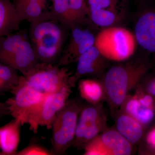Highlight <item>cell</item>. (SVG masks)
I'll return each mask as SVG.
<instances>
[{
  "mask_svg": "<svg viewBox=\"0 0 155 155\" xmlns=\"http://www.w3.org/2000/svg\"><path fill=\"white\" fill-rule=\"evenodd\" d=\"M69 31L52 19L31 23L28 38L40 62L57 65L70 35Z\"/></svg>",
  "mask_w": 155,
  "mask_h": 155,
  "instance_id": "cell-1",
  "label": "cell"
},
{
  "mask_svg": "<svg viewBox=\"0 0 155 155\" xmlns=\"http://www.w3.org/2000/svg\"><path fill=\"white\" fill-rule=\"evenodd\" d=\"M136 42L135 35L128 29L110 26L96 35L94 46L105 58L120 61L133 54Z\"/></svg>",
  "mask_w": 155,
  "mask_h": 155,
  "instance_id": "cell-2",
  "label": "cell"
},
{
  "mask_svg": "<svg viewBox=\"0 0 155 155\" xmlns=\"http://www.w3.org/2000/svg\"><path fill=\"white\" fill-rule=\"evenodd\" d=\"M81 109L75 100H68L57 114L52 126V155L65 154L73 145Z\"/></svg>",
  "mask_w": 155,
  "mask_h": 155,
  "instance_id": "cell-3",
  "label": "cell"
},
{
  "mask_svg": "<svg viewBox=\"0 0 155 155\" xmlns=\"http://www.w3.org/2000/svg\"><path fill=\"white\" fill-rule=\"evenodd\" d=\"M72 74L66 67L39 62L31 72L21 78L31 88L47 95L70 85L69 79Z\"/></svg>",
  "mask_w": 155,
  "mask_h": 155,
  "instance_id": "cell-4",
  "label": "cell"
},
{
  "mask_svg": "<svg viewBox=\"0 0 155 155\" xmlns=\"http://www.w3.org/2000/svg\"><path fill=\"white\" fill-rule=\"evenodd\" d=\"M147 68L143 65H128L112 67L104 78L106 92L115 105L120 106L125 100L130 87L144 74Z\"/></svg>",
  "mask_w": 155,
  "mask_h": 155,
  "instance_id": "cell-5",
  "label": "cell"
},
{
  "mask_svg": "<svg viewBox=\"0 0 155 155\" xmlns=\"http://www.w3.org/2000/svg\"><path fill=\"white\" fill-rule=\"evenodd\" d=\"M72 88L70 85H67L59 91L47 95L42 101L26 116L24 124H28L29 129L35 133H37L40 126H45L48 129L52 128L56 116L69 100Z\"/></svg>",
  "mask_w": 155,
  "mask_h": 155,
  "instance_id": "cell-6",
  "label": "cell"
},
{
  "mask_svg": "<svg viewBox=\"0 0 155 155\" xmlns=\"http://www.w3.org/2000/svg\"><path fill=\"white\" fill-rule=\"evenodd\" d=\"M13 97L3 104L5 112L14 118L20 117L22 125L25 117L44 99L46 96L26 84L20 76L18 85L11 92Z\"/></svg>",
  "mask_w": 155,
  "mask_h": 155,
  "instance_id": "cell-7",
  "label": "cell"
},
{
  "mask_svg": "<svg viewBox=\"0 0 155 155\" xmlns=\"http://www.w3.org/2000/svg\"><path fill=\"white\" fill-rule=\"evenodd\" d=\"M85 143V155H128L132 151L130 142L114 130L98 135Z\"/></svg>",
  "mask_w": 155,
  "mask_h": 155,
  "instance_id": "cell-8",
  "label": "cell"
},
{
  "mask_svg": "<svg viewBox=\"0 0 155 155\" xmlns=\"http://www.w3.org/2000/svg\"><path fill=\"white\" fill-rule=\"evenodd\" d=\"M81 25L75 26L70 31L69 41L57 64L58 66L66 67L77 62L81 55L94 46L95 35L89 29L81 27Z\"/></svg>",
  "mask_w": 155,
  "mask_h": 155,
  "instance_id": "cell-9",
  "label": "cell"
},
{
  "mask_svg": "<svg viewBox=\"0 0 155 155\" xmlns=\"http://www.w3.org/2000/svg\"><path fill=\"white\" fill-rule=\"evenodd\" d=\"M134 34L137 43L155 57V8L141 14L136 23Z\"/></svg>",
  "mask_w": 155,
  "mask_h": 155,
  "instance_id": "cell-10",
  "label": "cell"
},
{
  "mask_svg": "<svg viewBox=\"0 0 155 155\" xmlns=\"http://www.w3.org/2000/svg\"><path fill=\"white\" fill-rule=\"evenodd\" d=\"M104 58L95 46L90 48L78 60L75 73L69 78V85L74 87L75 82L84 75H99L104 68Z\"/></svg>",
  "mask_w": 155,
  "mask_h": 155,
  "instance_id": "cell-11",
  "label": "cell"
},
{
  "mask_svg": "<svg viewBox=\"0 0 155 155\" xmlns=\"http://www.w3.org/2000/svg\"><path fill=\"white\" fill-rule=\"evenodd\" d=\"M20 117L14 119L0 128L1 155H16L20 142V128L22 125Z\"/></svg>",
  "mask_w": 155,
  "mask_h": 155,
  "instance_id": "cell-12",
  "label": "cell"
},
{
  "mask_svg": "<svg viewBox=\"0 0 155 155\" xmlns=\"http://www.w3.org/2000/svg\"><path fill=\"white\" fill-rule=\"evenodd\" d=\"M39 62L28 37L22 42L9 65L16 68L22 75L25 76L31 72Z\"/></svg>",
  "mask_w": 155,
  "mask_h": 155,
  "instance_id": "cell-13",
  "label": "cell"
},
{
  "mask_svg": "<svg viewBox=\"0 0 155 155\" xmlns=\"http://www.w3.org/2000/svg\"><path fill=\"white\" fill-rule=\"evenodd\" d=\"M90 104L81 107L78 121L75 140L72 145L73 146L81 145L85 134L102 117L101 108L97 104Z\"/></svg>",
  "mask_w": 155,
  "mask_h": 155,
  "instance_id": "cell-14",
  "label": "cell"
},
{
  "mask_svg": "<svg viewBox=\"0 0 155 155\" xmlns=\"http://www.w3.org/2000/svg\"><path fill=\"white\" fill-rule=\"evenodd\" d=\"M15 5L21 21L31 22L52 19L51 12L45 11V4L34 0H15Z\"/></svg>",
  "mask_w": 155,
  "mask_h": 155,
  "instance_id": "cell-15",
  "label": "cell"
},
{
  "mask_svg": "<svg viewBox=\"0 0 155 155\" xmlns=\"http://www.w3.org/2000/svg\"><path fill=\"white\" fill-rule=\"evenodd\" d=\"M21 22L15 4L11 0H0V36L20 30Z\"/></svg>",
  "mask_w": 155,
  "mask_h": 155,
  "instance_id": "cell-16",
  "label": "cell"
},
{
  "mask_svg": "<svg viewBox=\"0 0 155 155\" xmlns=\"http://www.w3.org/2000/svg\"><path fill=\"white\" fill-rule=\"evenodd\" d=\"M27 31L19 30L7 36L1 37L0 61L2 64L9 65L19 50L22 42L28 37Z\"/></svg>",
  "mask_w": 155,
  "mask_h": 155,
  "instance_id": "cell-17",
  "label": "cell"
},
{
  "mask_svg": "<svg viewBox=\"0 0 155 155\" xmlns=\"http://www.w3.org/2000/svg\"><path fill=\"white\" fill-rule=\"evenodd\" d=\"M51 12L52 19L55 20L71 31L78 25H81L72 13L69 0H51Z\"/></svg>",
  "mask_w": 155,
  "mask_h": 155,
  "instance_id": "cell-18",
  "label": "cell"
},
{
  "mask_svg": "<svg viewBox=\"0 0 155 155\" xmlns=\"http://www.w3.org/2000/svg\"><path fill=\"white\" fill-rule=\"evenodd\" d=\"M116 127L118 132L130 143L138 141L143 134L141 124L129 115H122L118 118Z\"/></svg>",
  "mask_w": 155,
  "mask_h": 155,
  "instance_id": "cell-19",
  "label": "cell"
},
{
  "mask_svg": "<svg viewBox=\"0 0 155 155\" xmlns=\"http://www.w3.org/2000/svg\"><path fill=\"white\" fill-rule=\"evenodd\" d=\"M78 89L81 96L91 104H98L102 98V85L95 79L81 80L78 84Z\"/></svg>",
  "mask_w": 155,
  "mask_h": 155,
  "instance_id": "cell-20",
  "label": "cell"
},
{
  "mask_svg": "<svg viewBox=\"0 0 155 155\" xmlns=\"http://www.w3.org/2000/svg\"><path fill=\"white\" fill-rule=\"evenodd\" d=\"M18 70L11 65L0 64V92L1 94L11 92L19 83L20 75Z\"/></svg>",
  "mask_w": 155,
  "mask_h": 155,
  "instance_id": "cell-21",
  "label": "cell"
},
{
  "mask_svg": "<svg viewBox=\"0 0 155 155\" xmlns=\"http://www.w3.org/2000/svg\"><path fill=\"white\" fill-rule=\"evenodd\" d=\"M127 114L136 119L141 124L149 123L154 116V112L152 108L142 105L138 99L134 98L128 101L126 105Z\"/></svg>",
  "mask_w": 155,
  "mask_h": 155,
  "instance_id": "cell-22",
  "label": "cell"
},
{
  "mask_svg": "<svg viewBox=\"0 0 155 155\" xmlns=\"http://www.w3.org/2000/svg\"><path fill=\"white\" fill-rule=\"evenodd\" d=\"M90 17L94 24L101 27H108L118 21L116 11L107 9H99L90 11Z\"/></svg>",
  "mask_w": 155,
  "mask_h": 155,
  "instance_id": "cell-23",
  "label": "cell"
},
{
  "mask_svg": "<svg viewBox=\"0 0 155 155\" xmlns=\"http://www.w3.org/2000/svg\"><path fill=\"white\" fill-rule=\"evenodd\" d=\"M85 1L69 0L71 11L81 24L84 23L87 16L90 17L89 8Z\"/></svg>",
  "mask_w": 155,
  "mask_h": 155,
  "instance_id": "cell-24",
  "label": "cell"
},
{
  "mask_svg": "<svg viewBox=\"0 0 155 155\" xmlns=\"http://www.w3.org/2000/svg\"><path fill=\"white\" fill-rule=\"evenodd\" d=\"M90 11L107 9L116 11L119 0H87Z\"/></svg>",
  "mask_w": 155,
  "mask_h": 155,
  "instance_id": "cell-25",
  "label": "cell"
},
{
  "mask_svg": "<svg viewBox=\"0 0 155 155\" xmlns=\"http://www.w3.org/2000/svg\"><path fill=\"white\" fill-rule=\"evenodd\" d=\"M51 155V151L42 146L36 143H31L27 147L17 151L16 155Z\"/></svg>",
  "mask_w": 155,
  "mask_h": 155,
  "instance_id": "cell-26",
  "label": "cell"
},
{
  "mask_svg": "<svg viewBox=\"0 0 155 155\" xmlns=\"http://www.w3.org/2000/svg\"><path fill=\"white\" fill-rule=\"evenodd\" d=\"M138 100L142 105L148 107H153L154 100L152 95H145Z\"/></svg>",
  "mask_w": 155,
  "mask_h": 155,
  "instance_id": "cell-27",
  "label": "cell"
},
{
  "mask_svg": "<svg viewBox=\"0 0 155 155\" xmlns=\"http://www.w3.org/2000/svg\"><path fill=\"white\" fill-rule=\"evenodd\" d=\"M147 140L150 144L155 148V129L151 131L149 134Z\"/></svg>",
  "mask_w": 155,
  "mask_h": 155,
  "instance_id": "cell-28",
  "label": "cell"
},
{
  "mask_svg": "<svg viewBox=\"0 0 155 155\" xmlns=\"http://www.w3.org/2000/svg\"><path fill=\"white\" fill-rule=\"evenodd\" d=\"M148 90L150 94L155 97V78L150 82Z\"/></svg>",
  "mask_w": 155,
  "mask_h": 155,
  "instance_id": "cell-29",
  "label": "cell"
},
{
  "mask_svg": "<svg viewBox=\"0 0 155 155\" xmlns=\"http://www.w3.org/2000/svg\"><path fill=\"white\" fill-rule=\"evenodd\" d=\"M34 1H37V2H40L45 4L47 0H34Z\"/></svg>",
  "mask_w": 155,
  "mask_h": 155,
  "instance_id": "cell-30",
  "label": "cell"
},
{
  "mask_svg": "<svg viewBox=\"0 0 155 155\" xmlns=\"http://www.w3.org/2000/svg\"><path fill=\"white\" fill-rule=\"evenodd\" d=\"M14 1H15V0H14Z\"/></svg>",
  "mask_w": 155,
  "mask_h": 155,
  "instance_id": "cell-31",
  "label": "cell"
}]
</instances>
